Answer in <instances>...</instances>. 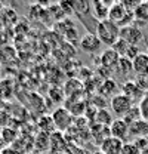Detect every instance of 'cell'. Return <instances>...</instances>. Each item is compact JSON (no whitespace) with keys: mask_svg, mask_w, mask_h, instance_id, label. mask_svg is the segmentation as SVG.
I'll list each match as a JSON object with an SVG mask.
<instances>
[{"mask_svg":"<svg viewBox=\"0 0 148 154\" xmlns=\"http://www.w3.org/2000/svg\"><path fill=\"white\" fill-rule=\"evenodd\" d=\"M132 142L139 148V151H142V150L148 148V138H136V139H133Z\"/></svg>","mask_w":148,"mask_h":154,"instance_id":"25","label":"cell"},{"mask_svg":"<svg viewBox=\"0 0 148 154\" xmlns=\"http://www.w3.org/2000/svg\"><path fill=\"white\" fill-rule=\"evenodd\" d=\"M0 136H2L3 142H5L6 147H8L9 144H14V142H15V139L18 138V132H17L15 129H12V128H3L2 132H0Z\"/></svg>","mask_w":148,"mask_h":154,"instance_id":"18","label":"cell"},{"mask_svg":"<svg viewBox=\"0 0 148 154\" xmlns=\"http://www.w3.org/2000/svg\"><path fill=\"white\" fill-rule=\"evenodd\" d=\"M141 119H142V117H141V110H139V107H138L136 104H135V105L130 108L129 113L123 117V120H125V122H126L129 126H130V125H133L135 122L141 120Z\"/></svg>","mask_w":148,"mask_h":154,"instance_id":"20","label":"cell"},{"mask_svg":"<svg viewBox=\"0 0 148 154\" xmlns=\"http://www.w3.org/2000/svg\"><path fill=\"white\" fill-rule=\"evenodd\" d=\"M110 135L113 138H117L123 142H128L129 139V125L123 119H114L110 126Z\"/></svg>","mask_w":148,"mask_h":154,"instance_id":"7","label":"cell"},{"mask_svg":"<svg viewBox=\"0 0 148 154\" xmlns=\"http://www.w3.org/2000/svg\"><path fill=\"white\" fill-rule=\"evenodd\" d=\"M147 54H148V46H147Z\"/></svg>","mask_w":148,"mask_h":154,"instance_id":"30","label":"cell"},{"mask_svg":"<svg viewBox=\"0 0 148 154\" xmlns=\"http://www.w3.org/2000/svg\"><path fill=\"white\" fill-rule=\"evenodd\" d=\"M135 105V101L130 99L128 95H125L123 92L116 94L110 99V107H111V113L117 116V119H123L125 116L130 111V108Z\"/></svg>","mask_w":148,"mask_h":154,"instance_id":"3","label":"cell"},{"mask_svg":"<svg viewBox=\"0 0 148 154\" xmlns=\"http://www.w3.org/2000/svg\"><path fill=\"white\" fill-rule=\"evenodd\" d=\"M123 145H125L123 141H120L117 138H113V136H108L99 145V151H102L104 154H122Z\"/></svg>","mask_w":148,"mask_h":154,"instance_id":"8","label":"cell"},{"mask_svg":"<svg viewBox=\"0 0 148 154\" xmlns=\"http://www.w3.org/2000/svg\"><path fill=\"white\" fill-rule=\"evenodd\" d=\"M108 19L123 28L133 24V12H129L122 2H114L108 12Z\"/></svg>","mask_w":148,"mask_h":154,"instance_id":"2","label":"cell"},{"mask_svg":"<svg viewBox=\"0 0 148 154\" xmlns=\"http://www.w3.org/2000/svg\"><path fill=\"white\" fill-rule=\"evenodd\" d=\"M113 122H114V119H113V113L108 111L107 108H102V110H98V111H96L95 122H93V123H98V125H101V126L110 128Z\"/></svg>","mask_w":148,"mask_h":154,"instance_id":"16","label":"cell"},{"mask_svg":"<svg viewBox=\"0 0 148 154\" xmlns=\"http://www.w3.org/2000/svg\"><path fill=\"white\" fill-rule=\"evenodd\" d=\"M96 36L101 40L102 45L111 48L119 38H120V27L114 24L110 19H104L98 22L96 27Z\"/></svg>","mask_w":148,"mask_h":154,"instance_id":"1","label":"cell"},{"mask_svg":"<svg viewBox=\"0 0 148 154\" xmlns=\"http://www.w3.org/2000/svg\"><path fill=\"white\" fill-rule=\"evenodd\" d=\"M138 107H139V110H141V117H142V120L148 122V92L144 95V98L139 101Z\"/></svg>","mask_w":148,"mask_h":154,"instance_id":"23","label":"cell"},{"mask_svg":"<svg viewBox=\"0 0 148 154\" xmlns=\"http://www.w3.org/2000/svg\"><path fill=\"white\" fill-rule=\"evenodd\" d=\"M116 71H119V74H122V76H129L130 73H133L132 61L128 58H120L116 65Z\"/></svg>","mask_w":148,"mask_h":154,"instance_id":"17","label":"cell"},{"mask_svg":"<svg viewBox=\"0 0 148 154\" xmlns=\"http://www.w3.org/2000/svg\"><path fill=\"white\" fill-rule=\"evenodd\" d=\"M113 3L114 2H104V0L92 2V15L95 17V19H98V21L108 19V12H110V8Z\"/></svg>","mask_w":148,"mask_h":154,"instance_id":"9","label":"cell"},{"mask_svg":"<svg viewBox=\"0 0 148 154\" xmlns=\"http://www.w3.org/2000/svg\"><path fill=\"white\" fill-rule=\"evenodd\" d=\"M141 154H148V148H145V150H142V151H141Z\"/></svg>","mask_w":148,"mask_h":154,"instance_id":"28","label":"cell"},{"mask_svg":"<svg viewBox=\"0 0 148 154\" xmlns=\"http://www.w3.org/2000/svg\"><path fill=\"white\" fill-rule=\"evenodd\" d=\"M93 154H104V153H102V151H99V150H98V151H95V153H93Z\"/></svg>","mask_w":148,"mask_h":154,"instance_id":"29","label":"cell"},{"mask_svg":"<svg viewBox=\"0 0 148 154\" xmlns=\"http://www.w3.org/2000/svg\"><path fill=\"white\" fill-rule=\"evenodd\" d=\"M120 38H123L125 42H128L130 46H138L139 43L144 42V31L135 25H128L120 28Z\"/></svg>","mask_w":148,"mask_h":154,"instance_id":"5","label":"cell"},{"mask_svg":"<svg viewBox=\"0 0 148 154\" xmlns=\"http://www.w3.org/2000/svg\"><path fill=\"white\" fill-rule=\"evenodd\" d=\"M122 91H123V94L125 95H128L130 99H133V101H136L138 98H139V101L144 98L145 95V92L136 85V82L135 80H129V82H125V85L122 86Z\"/></svg>","mask_w":148,"mask_h":154,"instance_id":"12","label":"cell"},{"mask_svg":"<svg viewBox=\"0 0 148 154\" xmlns=\"http://www.w3.org/2000/svg\"><path fill=\"white\" fill-rule=\"evenodd\" d=\"M101 91L104 92V96L111 95V98H113V96L116 95V92H117V83H116L114 80H111V79H107V80L104 82Z\"/></svg>","mask_w":148,"mask_h":154,"instance_id":"21","label":"cell"},{"mask_svg":"<svg viewBox=\"0 0 148 154\" xmlns=\"http://www.w3.org/2000/svg\"><path fill=\"white\" fill-rule=\"evenodd\" d=\"M133 73L138 77H148V54L141 52L132 61Z\"/></svg>","mask_w":148,"mask_h":154,"instance_id":"11","label":"cell"},{"mask_svg":"<svg viewBox=\"0 0 148 154\" xmlns=\"http://www.w3.org/2000/svg\"><path fill=\"white\" fill-rule=\"evenodd\" d=\"M51 117H52V122L55 125V129H58V132L68 131L74 125V117L71 116V113L67 108H62V107L56 108Z\"/></svg>","mask_w":148,"mask_h":154,"instance_id":"4","label":"cell"},{"mask_svg":"<svg viewBox=\"0 0 148 154\" xmlns=\"http://www.w3.org/2000/svg\"><path fill=\"white\" fill-rule=\"evenodd\" d=\"M0 154H19V151H18V150H15V148L5 147L3 150H0Z\"/></svg>","mask_w":148,"mask_h":154,"instance_id":"27","label":"cell"},{"mask_svg":"<svg viewBox=\"0 0 148 154\" xmlns=\"http://www.w3.org/2000/svg\"><path fill=\"white\" fill-rule=\"evenodd\" d=\"M148 24V2H141L139 6L133 11V24L135 27L141 28Z\"/></svg>","mask_w":148,"mask_h":154,"instance_id":"10","label":"cell"},{"mask_svg":"<svg viewBox=\"0 0 148 154\" xmlns=\"http://www.w3.org/2000/svg\"><path fill=\"white\" fill-rule=\"evenodd\" d=\"M71 9L73 12L79 17V18H85L88 15H92V3L86 2V0H77V2H71Z\"/></svg>","mask_w":148,"mask_h":154,"instance_id":"14","label":"cell"},{"mask_svg":"<svg viewBox=\"0 0 148 154\" xmlns=\"http://www.w3.org/2000/svg\"><path fill=\"white\" fill-rule=\"evenodd\" d=\"M99 59H101V65H102V67L111 70V68H116V65H117L120 57H119L111 48H108V49H105V51L101 54Z\"/></svg>","mask_w":148,"mask_h":154,"instance_id":"15","label":"cell"},{"mask_svg":"<svg viewBox=\"0 0 148 154\" xmlns=\"http://www.w3.org/2000/svg\"><path fill=\"white\" fill-rule=\"evenodd\" d=\"M129 138H148V122L145 120H138L133 125L129 126Z\"/></svg>","mask_w":148,"mask_h":154,"instance_id":"13","label":"cell"},{"mask_svg":"<svg viewBox=\"0 0 148 154\" xmlns=\"http://www.w3.org/2000/svg\"><path fill=\"white\" fill-rule=\"evenodd\" d=\"M139 54H141V52H139V48H138V46H130L129 49H128V54H126V57L125 58H128V59H130V61H133Z\"/></svg>","mask_w":148,"mask_h":154,"instance_id":"26","label":"cell"},{"mask_svg":"<svg viewBox=\"0 0 148 154\" xmlns=\"http://www.w3.org/2000/svg\"><path fill=\"white\" fill-rule=\"evenodd\" d=\"M129 48H130V45L128 43V42H125L123 38H119V40L111 46V49H113V51H114V52H116L120 58L126 57V54H128V49H129Z\"/></svg>","mask_w":148,"mask_h":154,"instance_id":"19","label":"cell"},{"mask_svg":"<svg viewBox=\"0 0 148 154\" xmlns=\"http://www.w3.org/2000/svg\"><path fill=\"white\" fill-rule=\"evenodd\" d=\"M79 45H80V49L83 52H86V54H96L102 48V43L98 38V36L96 34H91V33H86L83 37L80 38Z\"/></svg>","mask_w":148,"mask_h":154,"instance_id":"6","label":"cell"},{"mask_svg":"<svg viewBox=\"0 0 148 154\" xmlns=\"http://www.w3.org/2000/svg\"><path fill=\"white\" fill-rule=\"evenodd\" d=\"M122 154H141V151L133 142H125Z\"/></svg>","mask_w":148,"mask_h":154,"instance_id":"24","label":"cell"},{"mask_svg":"<svg viewBox=\"0 0 148 154\" xmlns=\"http://www.w3.org/2000/svg\"><path fill=\"white\" fill-rule=\"evenodd\" d=\"M39 126H40V129H42V132L45 134V131L48 132V134H52V131H56L55 129V125H54V122H52V117H42L40 120H39Z\"/></svg>","mask_w":148,"mask_h":154,"instance_id":"22","label":"cell"}]
</instances>
